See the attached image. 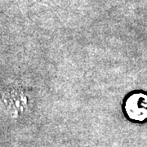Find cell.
<instances>
[{"instance_id": "cell-1", "label": "cell", "mask_w": 147, "mask_h": 147, "mask_svg": "<svg viewBox=\"0 0 147 147\" xmlns=\"http://www.w3.org/2000/svg\"><path fill=\"white\" fill-rule=\"evenodd\" d=\"M125 110L128 117L136 121L147 119V95L133 94L127 100Z\"/></svg>"}]
</instances>
